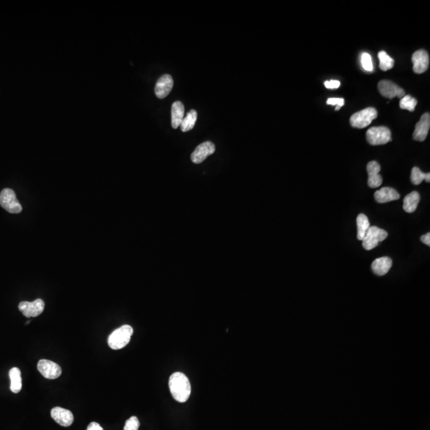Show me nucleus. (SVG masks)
Here are the masks:
<instances>
[{
  "label": "nucleus",
  "instance_id": "obj_1",
  "mask_svg": "<svg viewBox=\"0 0 430 430\" xmlns=\"http://www.w3.org/2000/svg\"><path fill=\"white\" fill-rule=\"evenodd\" d=\"M169 389L174 399L180 403L187 402L191 394L190 381L181 372H175L170 376Z\"/></svg>",
  "mask_w": 430,
  "mask_h": 430
},
{
  "label": "nucleus",
  "instance_id": "obj_2",
  "mask_svg": "<svg viewBox=\"0 0 430 430\" xmlns=\"http://www.w3.org/2000/svg\"><path fill=\"white\" fill-rule=\"evenodd\" d=\"M133 334V328L130 325H123L115 330L108 339V343L112 350H120L127 346Z\"/></svg>",
  "mask_w": 430,
  "mask_h": 430
},
{
  "label": "nucleus",
  "instance_id": "obj_3",
  "mask_svg": "<svg viewBox=\"0 0 430 430\" xmlns=\"http://www.w3.org/2000/svg\"><path fill=\"white\" fill-rule=\"evenodd\" d=\"M378 111L373 107H369L355 112L350 116V125L356 128H364L371 124L372 120L377 118Z\"/></svg>",
  "mask_w": 430,
  "mask_h": 430
},
{
  "label": "nucleus",
  "instance_id": "obj_4",
  "mask_svg": "<svg viewBox=\"0 0 430 430\" xmlns=\"http://www.w3.org/2000/svg\"><path fill=\"white\" fill-rule=\"evenodd\" d=\"M367 139L371 145H383L391 141V131L387 127H372L367 131Z\"/></svg>",
  "mask_w": 430,
  "mask_h": 430
},
{
  "label": "nucleus",
  "instance_id": "obj_5",
  "mask_svg": "<svg viewBox=\"0 0 430 430\" xmlns=\"http://www.w3.org/2000/svg\"><path fill=\"white\" fill-rule=\"evenodd\" d=\"M0 206L11 213H19L23 210L16 193L12 189L6 188L0 193Z\"/></svg>",
  "mask_w": 430,
  "mask_h": 430
},
{
  "label": "nucleus",
  "instance_id": "obj_6",
  "mask_svg": "<svg viewBox=\"0 0 430 430\" xmlns=\"http://www.w3.org/2000/svg\"><path fill=\"white\" fill-rule=\"evenodd\" d=\"M388 236L387 231L377 227H370L363 242L366 250H371L377 247L379 242H383Z\"/></svg>",
  "mask_w": 430,
  "mask_h": 430
},
{
  "label": "nucleus",
  "instance_id": "obj_7",
  "mask_svg": "<svg viewBox=\"0 0 430 430\" xmlns=\"http://www.w3.org/2000/svg\"><path fill=\"white\" fill-rule=\"evenodd\" d=\"M45 303L42 299H37L33 302L23 301L19 305V309L27 318L36 317L43 312Z\"/></svg>",
  "mask_w": 430,
  "mask_h": 430
},
{
  "label": "nucleus",
  "instance_id": "obj_8",
  "mask_svg": "<svg viewBox=\"0 0 430 430\" xmlns=\"http://www.w3.org/2000/svg\"><path fill=\"white\" fill-rule=\"evenodd\" d=\"M378 89L381 95L387 97L388 99H392L395 97L402 98L405 95L403 89L390 81H381L378 85Z\"/></svg>",
  "mask_w": 430,
  "mask_h": 430
},
{
  "label": "nucleus",
  "instance_id": "obj_9",
  "mask_svg": "<svg viewBox=\"0 0 430 430\" xmlns=\"http://www.w3.org/2000/svg\"><path fill=\"white\" fill-rule=\"evenodd\" d=\"M38 371L44 378L48 379H55L61 375V368L58 364L47 360H42L38 362Z\"/></svg>",
  "mask_w": 430,
  "mask_h": 430
},
{
  "label": "nucleus",
  "instance_id": "obj_10",
  "mask_svg": "<svg viewBox=\"0 0 430 430\" xmlns=\"http://www.w3.org/2000/svg\"><path fill=\"white\" fill-rule=\"evenodd\" d=\"M413 70L415 74L421 75L428 69L429 65V56L424 50H419L414 52L412 56Z\"/></svg>",
  "mask_w": 430,
  "mask_h": 430
},
{
  "label": "nucleus",
  "instance_id": "obj_11",
  "mask_svg": "<svg viewBox=\"0 0 430 430\" xmlns=\"http://www.w3.org/2000/svg\"><path fill=\"white\" fill-rule=\"evenodd\" d=\"M215 152V146L212 142L206 141L197 147L191 154V160L194 164H201L208 156H211Z\"/></svg>",
  "mask_w": 430,
  "mask_h": 430
},
{
  "label": "nucleus",
  "instance_id": "obj_12",
  "mask_svg": "<svg viewBox=\"0 0 430 430\" xmlns=\"http://www.w3.org/2000/svg\"><path fill=\"white\" fill-rule=\"evenodd\" d=\"M174 86L173 78L171 75H164L159 78L155 87V94L160 99H164L169 95Z\"/></svg>",
  "mask_w": 430,
  "mask_h": 430
},
{
  "label": "nucleus",
  "instance_id": "obj_13",
  "mask_svg": "<svg viewBox=\"0 0 430 430\" xmlns=\"http://www.w3.org/2000/svg\"><path fill=\"white\" fill-rule=\"evenodd\" d=\"M430 128V114L424 113L415 126L413 138L414 140L422 142L426 139Z\"/></svg>",
  "mask_w": 430,
  "mask_h": 430
},
{
  "label": "nucleus",
  "instance_id": "obj_14",
  "mask_svg": "<svg viewBox=\"0 0 430 430\" xmlns=\"http://www.w3.org/2000/svg\"><path fill=\"white\" fill-rule=\"evenodd\" d=\"M52 418L61 426H70L74 422L75 417L72 412L69 409L61 407H54L51 409Z\"/></svg>",
  "mask_w": 430,
  "mask_h": 430
},
{
  "label": "nucleus",
  "instance_id": "obj_15",
  "mask_svg": "<svg viewBox=\"0 0 430 430\" xmlns=\"http://www.w3.org/2000/svg\"><path fill=\"white\" fill-rule=\"evenodd\" d=\"M368 173V186L371 188H377L383 183V177L381 176V166L376 161H371L367 167Z\"/></svg>",
  "mask_w": 430,
  "mask_h": 430
},
{
  "label": "nucleus",
  "instance_id": "obj_16",
  "mask_svg": "<svg viewBox=\"0 0 430 430\" xmlns=\"http://www.w3.org/2000/svg\"><path fill=\"white\" fill-rule=\"evenodd\" d=\"M393 261L388 257H379L374 261L371 265V268L375 274L378 276H384L390 271L392 266Z\"/></svg>",
  "mask_w": 430,
  "mask_h": 430
},
{
  "label": "nucleus",
  "instance_id": "obj_17",
  "mask_svg": "<svg viewBox=\"0 0 430 430\" xmlns=\"http://www.w3.org/2000/svg\"><path fill=\"white\" fill-rule=\"evenodd\" d=\"M375 198L379 203H386L399 199L400 194L391 187H383L375 193Z\"/></svg>",
  "mask_w": 430,
  "mask_h": 430
},
{
  "label": "nucleus",
  "instance_id": "obj_18",
  "mask_svg": "<svg viewBox=\"0 0 430 430\" xmlns=\"http://www.w3.org/2000/svg\"><path fill=\"white\" fill-rule=\"evenodd\" d=\"M184 105L181 101H175L172 106V126L177 128L184 118Z\"/></svg>",
  "mask_w": 430,
  "mask_h": 430
},
{
  "label": "nucleus",
  "instance_id": "obj_19",
  "mask_svg": "<svg viewBox=\"0 0 430 430\" xmlns=\"http://www.w3.org/2000/svg\"><path fill=\"white\" fill-rule=\"evenodd\" d=\"M420 202V194L417 191H413L407 194L404 198L403 209L407 213H413L417 209Z\"/></svg>",
  "mask_w": 430,
  "mask_h": 430
},
{
  "label": "nucleus",
  "instance_id": "obj_20",
  "mask_svg": "<svg viewBox=\"0 0 430 430\" xmlns=\"http://www.w3.org/2000/svg\"><path fill=\"white\" fill-rule=\"evenodd\" d=\"M9 377L11 379L10 389L12 392L18 394L22 389L21 371L18 368H13L9 371Z\"/></svg>",
  "mask_w": 430,
  "mask_h": 430
},
{
  "label": "nucleus",
  "instance_id": "obj_21",
  "mask_svg": "<svg viewBox=\"0 0 430 430\" xmlns=\"http://www.w3.org/2000/svg\"><path fill=\"white\" fill-rule=\"evenodd\" d=\"M356 224H357V228H358L357 238H358L359 240L363 241L370 228L369 219L364 213H360L356 219Z\"/></svg>",
  "mask_w": 430,
  "mask_h": 430
},
{
  "label": "nucleus",
  "instance_id": "obj_22",
  "mask_svg": "<svg viewBox=\"0 0 430 430\" xmlns=\"http://www.w3.org/2000/svg\"><path fill=\"white\" fill-rule=\"evenodd\" d=\"M197 117H198V113L196 111L192 109L188 112L187 116L183 118V121L181 123V131L186 132L192 130L196 123Z\"/></svg>",
  "mask_w": 430,
  "mask_h": 430
},
{
  "label": "nucleus",
  "instance_id": "obj_23",
  "mask_svg": "<svg viewBox=\"0 0 430 430\" xmlns=\"http://www.w3.org/2000/svg\"><path fill=\"white\" fill-rule=\"evenodd\" d=\"M379 59V67L383 71H387L392 69L394 65V60L387 54V52L380 51L378 54Z\"/></svg>",
  "mask_w": 430,
  "mask_h": 430
},
{
  "label": "nucleus",
  "instance_id": "obj_24",
  "mask_svg": "<svg viewBox=\"0 0 430 430\" xmlns=\"http://www.w3.org/2000/svg\"><path fill=\"white\" fill-rule=\"evenodd\" d=\"M410 179H411L412 183L414 185L421 184L423 180H425L427 183H429L430 173H424L418 168L414 167L412 169Z\"/></svg>",
  "mask_w": 430,
  "mask_h": 430
},
{
  "label": "nucleus",
  "instance_id": "obj_25",
  "mask_svg": "<svg viewBox=\"0 0 430 430\" xmlns=\"http://www.w3.org/2000/svg\"><path fill=\"white\" fill-rule=\"evenodd\" d=\"M417 104V101L416 98L410 95H405L400 100L399 106L402 109L413 112Z\"/></svg>",
  "mask_w": 430,
  "mask_h": 430
},
{
  "label": "nucleus",
  "instance_id": "obj_26",
  "mask_svg": "<svg viewBox=\"0 0 430 430\" xmlns=\"http://www.w3.org/2000/svg\"><path fill=\"white\" fill-rule=\"evenodd\" d=\"M361 62L363 68L367 72H372L374 69L373 61L369 53H364L361 56Z\"/></svg>",
  "mask_w": 430,
  "mask_h": 430
},
{
  "label": "nucleus",
  "instance_id": "obj_27",
  "mask_svg": "<svg viewBox=\"0 0 430 430\" xmlns=\"http://www.w3.org/2000/svg\"><path fill=\"white\" fill-rule=\"evenodd\" d=\"M139 419L133 416V417H130L128 421H126L124 430H138L139 429Z\"/></svg>",
  "mask_w": 430,
  "mask_h": 430
},
{
  "label": "nucleus",
  "instance_id": "obj_28",
  "mask_svg": "<svg viewBox=\"0 0 430 430\" xmlns=\"http://www.w3.org/2000/svg\"><path fill=\"white\" fill-rule=\"evenodd\" d=\"M327 104L329 105H336V106L342 107L344 105V99L343 98H328Z\"/></svg>",
  "mask_w": 430,
  "mask_h": 430
},
{
  "label": "nucleus",
  "instance_id": "obj_29",
  "mask_svg": "<svg viewBox=\"0 0 430 430\" xmlns=\"http://www.w3.org/2000/svg\"><path fill=\"white\" fill-rule=\"evenodd\" d=\"M324 86L327 89L334 90V89H338L340 86V82L337 80L327 81L324 82Z\"/></svg>",
  "mask_w": 430,
  "mask_h": 430
},
{
  "label": "nucleus",
  "instance_id": "obj_30",
  "mask_svg": "<svg viewBox=\"0 0 430 430\" xmlns=\"http://www.w3.org/2000/svg\"><path fill=\"white\" fill-rule=\"evenodd\" d=\"M87 430H103V428H102V427L98 423L91 422L89 424Z\"/></svg>",
  "mask_w": 430,
  "mask_h": 430
},
{
  "label": "nucleus",
  "instance_id": "obj_31",
  "mask_svg": "<svg viewBox=\"0 0 430 430\" xmlns=\"http://www.w3.org/2000/svg\"><path fill=\"white\" fill-rule=\"evenodd\" d=\"M421 241L423 242V243L425 244L427 246H430V234L429 233H427L426 234H424V235H422L421 237Z\"/></svg>",
  "mask_w": 430,
  "mask_h": 430
}]
</instances>
